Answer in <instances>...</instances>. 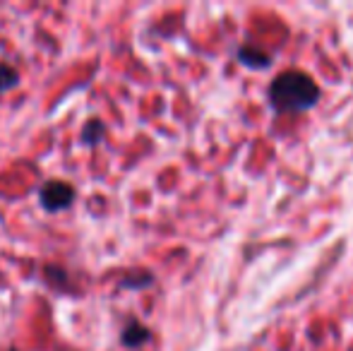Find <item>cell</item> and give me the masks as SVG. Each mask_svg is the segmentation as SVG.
I'll use <instances>...</instances> for the list:
<instances>
[{
	"mask_svg": "<svg viewBox=\"0 0 353 351\" xmlns=\"http://www.w3.org/2000/svg\"><path fill=\"white\" fill-rule=\"evenodd\" d=\"M267 97H270V106L274 113H303L320 103L322 92L307 72L283 70L272 80Z\"/></svg>",
	"mask_w": 353,
	"mask_h": 351,
	"instance_id": "cell-1",
	"label": "cell"
},
{
	"mask_svg": "<svg viewBox=\"0 0 353 351\" xmlns=\"http://www.w3.org/2000/svg\"><path fill=\"white\" fill-rule=\"evenodd\" d=\"M77 200V192L65 181H46L39 188V205L46 212H65Z\"/></svg>",
	"mask_w": 353,
	"mask_h": 351,
	"instance_id": "cell-2",
	"label": "cell"
},
{
	"mask_svg": "<svg viewBox=\"0 0 353 351\" xmlns=\"http://www.w3.org/2000/svg\"><path fill=\"white\" fill-rule=\"evenodd\" d=\"M147 342H152V332H149V328H144L140 320L130 318L125 323V328L121 330V344L125 349H140L144 347Z\"/></svg>",
	"mask_w": 353,
	"mask_h": 351,
	"instance_id": "cell-3",
	"label": "cell"
},
{
	"mask_svg": "<svg viewBox=\"0 0 353 351\" xmlns=\"http://www.w3.org/2000/svg\"><path fill=\"white\" fill-rule=\"evenodd\" d=\"M106 123L101 118H89L82 126V132H79V142L84 147H99L103 140H106Z\"/></svg>",
	"mask_w": 353,
	"mask_h": 351,
	"instance_id": "cell-4",
	"label": "cell"
},
{
	"mask_svg": "<svg viewBox=\"0 0 353 351\" xmlns=\"http://www.w3.org/2000/svg\"><path fill=\"white\" fill-rule=\"evenodd\" d=\"M236 58L241 66L250 68V70H267L272 66V58L267 53H262L260 48H252V46H241Z\"/></svg>",
	"mask_w": 353,
	"mask_h": 351,
	"instance_id": "cell-5",
	"label": "cell"
},
{
	"mask_svg": "<svg viewBox=\"0 0 353 351\" xmlns=\"http://www.w3.org/2000/svg\"><path fill=\"white\" fill-rule=\"evenodd\" d=\"M152 284H154V274L147 270H128L125 274L121 277V281H118L121 289H132V291L149 289Z\"/></svg>",
	"mask_w": 353,
	"mask_h": 351,
	"instance_id": "cell-6",
	"label": "cell"
},
{
	"mask_svg": "<svg viewBox=\"0 0 353 351\" xmlns=\"http://www.w3.org/2000/svg\"><path fill=\"white\" fill-rule=\"evenodd\" d=\"M17 85H19V72L12 66H8V63H0V94L10 92V89H14Z\"/></svg>",
	"mask_w": 353,
	"mask_h": 351,
	"instance_id": "cell-7",
	"label": "cell"
},
{
	"mask_svg": "<svg viewBox=\"0 0 353 351\" xmlns=\"http://www.w3.org/2000/svg\"><path fill=\"white\" fill-rule=\"evenodd\" d=\"M46 277H48V281H51L53 289H58V291H70V289H68V274H65V270H63V267L48 265L46 267Z\"/></svg>",
	"mask_w": 353,
	"mask_h": 351,
	"instance_id": "cell-8",
	"label": "cell"
},
{
	"mask_svg": "<svg viewBox=\"0 0 353 351\" xmlns=\"http://www.w3.org/2000/svg\"><path fill=\"white\" fill-rule=\"evenodd\" d=\"M10 351H17V349H10Z\"/></svg>",
	"mask_w": 353,
	"mask_h": 351,
	"instance_id": "cell-9",
	"label": "cell"
}]
</instances>
